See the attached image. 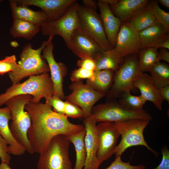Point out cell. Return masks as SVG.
Listing matches in <instances>:
<instances>
[{
	"instance_id": "cell-42",
	"label": "cell",
	"mask_w": 169,
	"mask_h": 169,
	"mask_svg": "<svg viewBox=\"0 0 169 169\" xmlns=\"http://www.w3.org/2000/svg\"><path fill=\"white\" fill-rule=\"evenodd\" d=\"M159 92L163 100L169 102V85L165 86L160 88Z\"/></svg>"
},
{
	"instance_id": "cell-39",
	"label": "cell",
	"mask_w": 169,
	"mask_h": 169,
	"mask_svg": "<svg viewBox=\"0 0 169 169\" xmlns=\"http://www.w3.org/2000/svg\"><path fill=\"white\" fill-rule=\"evenodd\" d=\"M77 65L79 67L95 71L96 67L95 60L90 57H84L80 58L77 61Z\"/></svg>"
},
{
	"instance_id": "cell-35",
	"label": "cell",
	"mask_w": 169,
	"mask_h": 169,
	"mask_svg": "<svg viewBox=\"0 0 169 169\" xmlns=\"http://www.w3.org/2000/svg\"><path fill=\"white\" fill-rule=\"evenodd\" d=\"M94 71L79 67L72 72L70 79L73 82L82 80L84 79L91 80L94 78Z\"/></svg>"
},
{
	"instance_id": "cell-19",
	"label": "cell",
	"mask_w": 169,
	"mask_h": 169,
	"mask_svg": "<svg viewBox=\"0 0 169 169\" xmlns=\"http://www.w3.org/2000/svg\"><path fill=\"white\" fill-rule=\"evenodd\" d=\"M135 88L138 89L141 95L147 101L152 102L159 110H162L163 99L159 89L155 85L151 76L141 72L134 82Z\"/></svg>"
},
{
	"instance_id": "cell-12",
	"label": "cell",
	"mask_w": 169,
	"mask_h": 169,
	"mask_svg": "<svg viewBox=\"0 0 169 169\" xmlns=\"http://www.w3.org/2000/svg\"><path fill=\"white\" fill-rule=\"evenodd\" d=\"M96 157L100 165L115 154L120 134L114 122H101L96 125Z\"/></svg>"
},
{
	"instance_id": "cell-45",
	"label": "cell",
	"mask_w": 169,
	"mask_h": 169,
	"mask_svg": "<svg viewBox=\"0 0 169 169\" xmlns=\"http://www.w3.org/2000/svg\"><path fill=\"white\" fill-rule=\"evenodd\" d=\"M157 2L163 7L167 8H169V0H159Z\"/></svg>"
},
{
	"instance_id": "cell-6",
	"label": "cell",
	"mask_w": 169,
	"mask_h": 169,
	"mask_svg": "<svg viewBox=\"0 0 169 169\" xmlns=\"http://www.w3.org/2000/svg\"><path fill=\"white\" fill-rule=\"evenodd\" d=\"M70 143L66 135L54 137L46 151L39 155L37 169H72L69 154Z\"/></svg>"
},
{
	"instance_id": "cell-26",
	"label": "cell",
	"mask_w": 169,
	"mask_h": 169,
	"mask_svg": "<svg viewBox=\"0 0 169 169\" xmlns=\"http://www.w3.org/2000/svg\"><path fill=\"white\" fill-rule=\"evenodd\" d=\"M40 29L41 27L39 26L20 19L14 18L10 33L14 38L22 37L31 40Z\"/></svg>"
},
{
	"instance_id": "cell-31",
	"label": "cell",
	"mask_w": 169,
	"mask_h": 169,
	"mask_svg": "<svg viewBox=\"0 0 169 169\" xmlns=\"http://www.w3.org/2000/svg\"><path fill=\"white\" fill-rule=\"evenodd\" d=\"M118 98V102L121 106L134 111L143 110V105L146 101L141 95H134L130 92H124Z\"/></svg>"
},
{
	"instance_id": "cell-14",
	"label": "cell",
	"mask_w": 169,
	"mask_h": 169,
	"mask_svg": "<svg viewBox=\"0 0 169 169\" xmlns=\"http://www.w3.org/2000/svg\"><path fill=\"white\" fill-rule=\"evenodd\" d=\"M113 49L116 54L122 59L138 54L141 49L139 32L125 23H122Z\"/></svg>"
},
{
	"instance_id": "cell-16",
	"label": "cell",
	"mask_w": 169,
	"mask_h": 169,
	"mask_svg": "<svg viewBox=\"0 0 169 169\" xmlns=\"http://www.w3.org/2000/svg\"><path fill=\"white\" fill-rule=\"evenodd\" d=\"M97 122L91 116L84 118L83 121V125L86 130L84 142L86 158L83 169H99L100 166L96 157L98 145Z\"/></svg>"
},
{
	"instance_id": "cell-8",
	"label": "cell",
	"mask_w": 169,
	"mask_h": 169,
	"mask_svg": "<svg viewBox=\"0 0 169 169\" xmlns=\"http://www.w3.org/2000/svg\"><path fill=\"white\" fill-rule=\"evenodd\" d=\"M91 116L97 122H114L133 119L150 121L152 119L151 115L145 110H129L123 107L118 102L112 100L94 106Z\"/></svg>"
},
{
	"instance_id": "cell-46",
	"label": "cell",
	"mask_w": 169,
	"mask_h": 169,
	"mask_svg": "<svg viewBox=\"0 0 169 169\" xmlns=\"http://www.w3.org/2000/svg\"><path fill=\"white\" fill-rule=\"evenodd\" d=\"M104 2L108 4L110 6L116 4L119 0H102Z\"/></svg>"
},
{
	"instance_id": "cell-38",
	"label": "cell",
	"mask_w": 169,
	"mask_h": 169,
	"mask_svg": "<svg viewBox=\"0 0 169 169\" xmlns=\"http://www.w3.org/2000/svg\"><path fill=\"white\" fill-rule=\"evenodd\" d=\"M8 146L7 141L0 135V158L1 162L9 164L11 157L8 152Z\"/></svg>"
},
{
	"instance_id": "cell-21",
	"label": "cell",
	"mask_w": 169,
	"mask_h": 169,
	"mask_svg": "<svg viewBox=\"0 0 169 169\" xmlns=\"http://www.w3.org/2000/svg\"><path fill=\"white\" fill-rule=\"evenodd\" d=\"M141 49L155 48L158 44L169 38V32L160 23L154 24L139 32Z\"/></svg>"
},
{
	"instance_id": "cell-5",
	"label": "cell",
	"mask_w": 169,
	"mask_h": 169,
	"mask_svg": "<svg viewBox=\"0 0 169 169\" xmlns=\"http://www.w3.org/2000/svg\"><path fill=\"white\" fill-rule=\"evenodd\" d=\"M150 121L133 119L114 122L121 139L117 145L115 153V157L121 156L128 148L132 146H142L146 147L155 156L158 153L150 147L145 141L143 136L144 129Z\"/></svg>"
},
{
	"instance_id": "cell-11",
	"label": "cell",
	"mask_w": 169,
	"mask_h": 169,
	"mask_svg": "<svg viewBox=\"0 0 169 169\" xmlns=\"http://www.w3.org/2000/svg\"><path fill=\"white\" fill-rule=\"evenodd\" d=\"M69 88L72 92L65 99L80 107L84 113V118L91 116L94 104L105 95L84 84L82 80L73 82Z\"/></svg>"
},
{
	"instance_id": "cell-36",
	"label": "cell",
	"mask_w": 169,
	"mask_h": 169,
	"mask_svg": "<svg viewBox=\"0 0 169 169\" xmlns=\"http://www.w3.org/2000/svg\"><path fill=\"white\" fill-rule=\"evenodd\" d=\"M142 165L136 166L131 165L130 162H125L122 161L121 156H116L115 160L105 169H145Z\"/></svg>"
},
{
	"instance_id": "cell-30",
	"label": "cell",
	"mask_w": 169,
	"mask_h": 169,
	"mask_svg": "<svg viewBox=\"0 0 169 169\" xmlns=\"http://www.w3.org/2000/svg\"><path fill=\"white\" fill-rule=\"evenodd\" d=\"M149 72L158 89L169 85V66L167 64L160 61L155 64Z\"/></svg>"
},
{
	"instance_id": "cell-29",
	"label": "cell",
	"mask_w": 169,
	"mask_h": 169,
	"mask_svg": "<svg viewBox=\"0 0 169 169\" xmlns=\"http://www.w3.org/2000/svg\"><path fill=\"white\" fill-rule=\"evenodd\" d=\"M158 49L154 48L141 49L138 54L139 68L142 72L149 71L156 63L160 61L158 57Z\"/></svg>"
},
{
	"instance_id": "cell-43",
	"label": "cell",
	"mask_w": 169,
	"mask_h": 169,
	"mask_svg": "<svg viewBox=\"0 0 169 169\" xmlns=\"http://www.w3.org/2000/svg\"><path fill=\"white\" fill-rule=\"evenodd\" d=\"M83 5L90 8L96 10L98 7L97 2L92 0H84L83 1Z\"/></svg>"
},
{
	"instance_id": "cell-44",
	"label": "cell",
	"mask_w": 169,
	"mask_h": 169,
	"mask_svg": "<svg viewBox=\"0 0 169 169\" xmlns=\"http://www.w3.org/2000/svg\"><path fill=\"white\" fill-rule=\"evenodd\" d=\"M154 48L157 49L160 48H164L168 50L169 49V38H167L162 42Z\"/></svg>"
},
{
	"instance_id": "cell-2",
	"label": "cell",
	"mask_w": 169,
	"mask_h": 169,
	"mask_svg": "<svg viewBox=\"0 0 169 169\" xmlns=\"http://www.w3.org/2000/svg\"><path fill=\"white\" fill-rule=\"evenodd\" d=\"M33 99L30 95H19L12 97L5 103L10 110L12 122L10 129L13 136L26 151L30 154L34 153L27 135L31 119L24 109L26 105Z\"/></svg>"
},
{
	"instance_id": "cell-25",
	"label": "cell",
	"mask_w": 169,
	"mask_h": 169,
	"mask_svg": "<svg viewBox=\"0 0 169 169\" xmlns=\"http://www.w3.org/2000/svg\"><path fill=\"white\" fill-rule=\"evenodd\" d=\"M156 22L155 18L147 4L128 21L124 23L139 32Z\"/></svg>"
},
{
	"instance_id": "cell-24",
	"label": "cell",
	"mask_w": 169,
	"mask_h": 169,
	"mask_svg": "<svg viewBox=\"0 0 169 169\" xmlns=\"http://www.w3.org/2000/svg\"><path fill=\"white\" fill-rule=\"evenodd\" d=\"M114 72L110 69L94 71L92 80H87L86 84L98 91L107 94L113 84Z\"/></svg>"
},
{
	"instance_id": "cell-32",
	"label": "cell",
	"mask_w": 169,
	"mask_h": 169,
	"mask_svg": "<svg viewBox=\"0 0 169 169\" xmlns=\"http://www.w3.org/2000/svg\"><path fill=\"white\" fill-rule=\"evenodd\" d=\"M148 5L153 14L156 22L161 24L169 32V13L161 9L156 0L149 1Z\"/></svg>"
},
{
	"instance_id": "cell-34",
	"label": "cell",
	"mask_w": 169,
	"mask_h": 169,
	"mask_svg": "<svg viewBox=\"0 0 169 169\" xmlns=\"http://www.w3.org/2000/svg\"><path fill=\"white\" fill-rule=\"evenodd\" d=\"M64 114L68 117L84 118V113L80 107L66 100L65 101Z\"/></svg>"
},
{
	"instance_id": "cell-41",
	"label": "cell",
	"mask_w": 169,
	"mask_h": 169,
	"mask_svg": "<svg viewBox=\"0 0 169 169\" xmlns=\"http://www.w3.org/2000/svg\"><path fill=\"white\" fill-rule=\"evenodd\" d=\"M158 57L160 61L163 60L169 63V52L168 49L164 48H160L158 52Z\"/></svg>"
},
{
	"instance_id": "cell-18",
	"label": "cell",
	"mask_w": 169,
	"mask_h": 169,
	"mask_svg": "<svg viewBox=\"0 0 169 169\" xmlns=\"http://www.w3.org/2000/svg\"><path fill=\"white\" fill-rule=\"evenodd\" d=\"M99 14L107 40L113 49L115 47L117 36L122 24L120 20L112 12L109 5L102 0H98Z\"/></svg>"
},
{
	"instance_id": "cell-48",
	"label": "cell",
	"mask_w": 169,
	"mask_h": 169,
	"mask_svg": "<svg viewBox=\"0 0 169 169\" xmlns=\"http://www.w3.org/2000/svg\"></svg>"
},
{
	"instance_id": "cell-20",
	"label": "cell",
	"mask_w": 169,
	"mask_h": 169,
	"mask_svg": "<svg viewBox=\"0 0 169 169\" xmlns=\"http://www.w3.org/2000/svg\"><path fill=\"white\" fill-rule=\"evenodd\" d=\"M12 119L9 108L6 106L0 108V135L6 140L8 145V152L15 156L23 155L26 151L13 136L8 123Z\"/></svg>"
},
{
	"instance_id": "cell-13",
	"label": "cell",
	"mask_w": 169,
	"mask_h": 169,
	"mask_svg": "<svg viewBox=\"0 0 169 169\" xmlns=\"http://www.w3.org/2000/svg\"><path fill=\"white\" fill-rule=\"evenodd\" d=\"M53 37H49L47 43L42 50V57L46 61L51 74L54 87V94L62 100L65 98L63 89L64 78L67 73V69L62 62H57L53 54L54 48L52 41Z\"/></svg>"
},
{
	"instance_id": "cell-9",
	"label": "cell",
	"mask_w": 169,
	"mask_h": 169,
	"mask_svg": "<svg viewBox=\"0 0 169 169\" xmlns=\"http://www.w3.org/2000/svg\"><path fill=\"white\" fill-rule=\"evenodd\" d=\"M79 27L93 38L104 51L113 48L108 42L99 14L96 10L79 4Z\"/></svg>"
},
{
	"instance_id": "cell-3",
	"label": "cell",
	"mask_w": 169,
	"mask_h": 169,
	"mask_svg": "<svg viewBox=\"0 0 169 169\" xmlns=\"http://www.w3.org/2000/svg\"><path fill=\"white\" fill-rule=\"evenodd\" d=\"M53 94V83L48 73L31 75L23 82L12 84L0 94V107L10 98L19 95H31L33 98L31 102L39 103L43 98L46 99Z\"/></svg>"
},
{
	"instance_id": "cell-47",
	"label": "cell",
	"mask_w": 169,
	"mask_h": 169,
	"mask_svg": "<svg viewBox=\"0 0 169 169\" xmlns=\"http://www.w3.org/2000/svg\"><path fill=\"white\" fill-rule=\"evenodd\" d=\"M0 169H12L9 164L5 163H2L0 164Z\"/></svg>"
},
{
	"instance_id": "cell-28",
	"label": "cell",
	"mask_w": 169,
	"mask_h": 169,
	"mask_svg": "<svg viewBox=\"0 0 169 169\" xmlns=\"http://www.w3.org/2000/svg\"><path fill=\"white\" fill-rule=\"evenodd\" d=\"M86 134L85 129L77 133L67 136L70 142L74 145L75 151L76 160L73 169H83L86 158V151L84 142Z\"/></svg>"
},
{
	"instance_id": "cell-7",
	"label": "cell",
	"mask_w": 169,
	"mask_h": 169,
	"mask_svg": "<svg viewBox=\"0 0 169 169\" xmlns=\"http://www.w3.org/2000/svg\"><path fill=\"white\" fill-rule=\"evenodd\" d=\"M141 72L138 65V54L127 56L115 73L113 84L106 94L107 99H116L124 92L134 90V82Z\"/></svg>"
},
{
	"instance_id": "cell-37",
	"label": "cell",
	"mask_w": 169,
	"mask_h": 169,
	"mask_svg": "<svg viewBox=\"0 0 169 169\" xmlns=\"http://www.w3.org/2000/svg\"><path fill=\"white\" fill-rule=\"evenodd\" d=\"M45 100V103L49 105L54 112L64 115L65 101L54 95L46 99Z\"/></svg>"
},
{
	"instance_id": "cell-27",
	"label": "cell",
	"mask_w": 169,
	"mask_h": 169,
	"mask_svg": "<svg viewBox=\"0 0 169 169\" xmlns=\"http://www.w3.org/2000/svg\"><path fill=\"white\" fill-rule=\"evenodd\" d=\"M123 59L116 54L113 49L103 51L95 59L96 63L95 71L110 69L115 72L119 68Z\"/></svg>"
},
{
	"instance_id": "cell-22",
	"label": "cell",
	"mask_w": 169,
	"mask_h": 169,
	"mask_svg": "<svg viewBox=\"0 0 169 169\" xmlns=\"http://www.w3.org/2000/svg\"><path fill=\"white\" fill-rule=\"evenodd\" d=\"M12 17L41 26L48 20L46 13L42 10H33L27 6H18L14 0H9Z\"/></svg>"
},
{
	"instance_id": "cell-15",
	"label": "cell",
	"mask_w": 169,
	"mask_h": 169,
	"mask_svg": "<svg viewBox=\"0 0 169 169\" xmlns=\"http://www.w3.org/2000/svg\"><path fill=\"white\" fill-rule=\"evenodd\" d=\"M66 45L79 58L88 57L95 59L104 51L93 38L79 27Z\"/></svg>"
},
{
	"instance_id": "cell-1",
	"label": "cell",
	"mask_w": 169,
	"mask_h": 169,
	"mask_svg": "<svg viewBox=\"0 0 169 169\" xmlns=\"http://www.w3.org/2000/svg\"><path fill=\"white\" fill-rule=\"evenodd\" d=\"M25 109L29 114L31 125L27 135L34 152L39 155L47 149L56 136H68L84 128L83 125L70 122L65 115L54 112L49 104L30 102Z\"/></svg>"
},
{
	"instance_id": "cell-4",
	"label": "cell",
	"mask_w": 169,
	"mask_h": 169,
	"mask_svg": "<svg viewBox=\"0 0 169 169\" xmlns=\"http://www.w3.org/2000/svg\"><path fill=\"white\" fill-rule=\"evenodd\" d=\"M47 43V40L42 42L40 47L33 49L28 43L24 46L20 54V60L18 62L19 69L15 73H8L12 84H18L23 78L28 76L48 73L50 71L48 65L42 57L41 53Z\"/></svg>"
},
{
	"instance_id": "cell-23",
	"label": "cell",
	"mask_w": 169,
	"mask_h": 169,
	"mask_svg": "<svg viewBox=\"0 0 169 169\" xmlns=\"http://www.w3.org/2000/svg\"><path fill=\"white\" fill-rule=\"evenodd\" d=\"M148 0H119L110 6L114 14L122 23L127 22L135 14L148 4Z\"/></svg>"
},
{
	"instance_id": "cell-40",
	"label": "cell",
	"mask_w": 169,
	"mask_h": 169,
	"mask_svg": "<svg viewBox=\"0 0 169 169\" xmlns=\"http://www.w3.org/2000/svg\"><path fill=\"white\" fill-rule=\"evenodd\" d=\"M162 158L160 164L154 169H169V151L165 146L161 149Z\"/></svg>"
},
{
	"instance_id": "cell-17",
	"label": "cell",
	"mask_w": 169,
	"mask_h": 169,
	"mask_svg": "<svg viewBox=\"0 0 169 169\" xmlns=\"http://www.w3.org/2000/svg\"><path fill=\"white\" fill-rule=\"evenodd\" d=\"M18 4L28 6L33 5L41 9L49 21L56 20L62 16L75 0H14Z\"/></svg>"
},
{
	"instance_id": "cell-33",
	"label": "cell",
	"mask_w": 169,
	"mask_h": 169,
	"mask_svg": "<svg viewBox=\"0 0 169 169\" xmlns=\"http://www.w3.org/2000/svg\"><path fill=\"white\" fill-rule=\"evenodd\" d=\"M19 69L14 55L6 56L4 59L0 60V75H3L9 72L15 73Z\"/></svg>"
},
{
	"instance_id": "cell-10",
	"label": "cell",
	"mask_w": 169,
	"mask_h": 169,
	"mask_svg": "<svg viewBox=\"0 0 169 169\" xmlns=\"http://www.w3.org/2000/svg\"><path fill=\"white\" fill-rule=\"evenodd\" d=\"M79 4L76 2L59 18L54 21H47L44 23L41 27L43 34L49 37L59 35L63 38L66 45L75 30L79 27Z\"/></svg>"
}]
</instances>
